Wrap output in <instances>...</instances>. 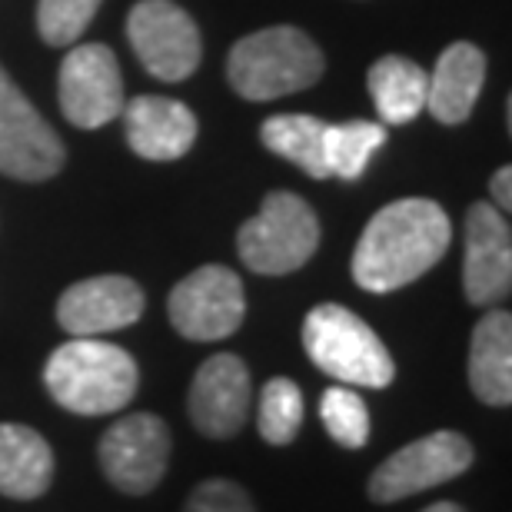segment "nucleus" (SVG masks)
I'll return each mask as SVG.
<instances>
[{"label":"nucleus","mask_w":512,"mask_h":512,"mask_svg":"<svg viewBox=\"0 0 512 512\" xmlns=\"http://www.w3.org/2000/svg\"><path fill=\"white\" fill-rule=\"evenodd\" d=\"M143 306V290L127 276H90L64 290L57 303V323L70 336H104L137 323Z\"/></svg>","instance_id":"4468645a"},{"label":"nucleus","mask_w":512,"mask_h":512,"mask_svg":"<svg viewBox=\"0 0 512 512\" xmlns=\"http://www.w3.org/2000/svg\"><path fill=\"white\" fill-rule=\"evenodd\" d=\"M60 110L74 127L97 130L124 110V77L114 50L104 44H80L60 64Z\"/></svg>","instance_id":"9b49d317"},{"label":"nucleus","mask_w":512,"mask_h":512,"mask_svg":"<svg viewBox=\"0 0 512 512\" xmlns=\"http://www.w3.org/2000/svg\"><path fill=\"white\" fill-rule=\"evenodd\" d=\"M227 77L247 100H276L300 94L323 77V54L303 30L266 27L230 50Z\"/></svg>","instance_id":"20e7f679"},{"label":"nucleus","mask_w":512,"mask_h":512,"mask_svg":"<svg viewBox=\"0 0 512 512\" xmlns=\"http://www.w3.org/2000/svg\"><path fill=\"white\" fill-rule=\"evenodd\" d=\"M469 386L486 406L512 403V316L489 310L469 340Z\"/></svg>","instance_id":"f3484780"},{"label":"nucleus","mask_w":512,"mask_h":512,"mask_svg":"<svg viewBox=\"0 0 512 512\" xmlns=\"http://www.w3.org/2000/svg\"><path fill=\"white\" fill-rule=\"evenodd\" d=\"M100 0H40L37 30L50 47H70L94 20Z\"/></svg>","instance_id":"b1692460"},{"label":"nucleus","mask_w":512,"mask_h":512,"mask_svg":"<svg viewBox=\"0 0 512 512\" xmlns=\"http://www.w3.org/2000/svg\"><path fill=\"white\" fill-rule=\"evenodd\" d=\"M386 143V124L370 120H350V124H326L323 133V157L330 177L356 180L366 170V163Z\"/></svg>","instance_id":"412c9836"},{"label":"nucleus","mask_w":512,"mask_h":512,"mask_svg":"<svg viewBox=\"0 0 512 512\" xmlns=\"http://www.w3.org/2000/svg\"><path fill=\"white\" fill-rule=\"evenodd\" d=\"M426 87L429 74L409 57L389 54L376 60L370 70V94L376 104L383 124L399 127L419 117V110H426Z\"/></svg>","instance_id":"6ab92c4d"},{"label":"nucleus","mask_w":512,"mask_h":512,"mask_svg":"<svg viewBox=\"0 0 512 512\" xmlns=\"http://www.w3.org/2000/svg\"><path fill=\"white\" fill-rule=\"evenodd\" d=\"M64 143L37 107L0 67V173L14 180H47L64 167Z\"/></svg>","instance_id":"1a4fd4ad"},{"label":"nucleus","mask_w":512,"mask_h":512,"mask_svg":"<svg viewBox=\"0 0 512 512\" xmlns=\"http://www.w3.org/2000/svg\"><path fill=\"white\" fill-rule=\"evenodd\" d=\"M253 386L250 370L240 356L217 353L200 366L190 386V419L203 436L230 439L250 416Z\"/></svg>","instance_id":"ddd939ff"},{"label":"nucleus","mask_w":512,"mask_h":512,"mask_svg":"<svg viewBox=\"0 0 512 512\" xmlns=\"http://www.w3.org/2000/svg\"><path fill=\"white\" fill-rule=\"evenodd\" d=\"M260 436L270 446H286L293 443L296 433L303 426V393L300 386L286 376H276L263 386L260 393V416H256Z\"/></svg>","instance_id":"4be33fe9"},{"label":"nucleus","mask_w":512,"mask_h":512,"mask_svg":"<svg viewBox=\"0 0 512 512\" xmlns=\"http://www.w3.org/2000/svg\"><path fill=\"white\" fill-rule=\"evenodd\" d=\"M453 240L446 210L436 200H396L366 223L353 250V280L370 293L403 290L443 260Z\"/></svg>","instance_id":"f257e3e1"},{"label":"nucleus","mask_w":512,"mask_h":512,"mask_svg":"<svg viewBox=\"0 0 512 512\" xmlns=\"http://www.w3.org/2000/svg\"><path fill=\"white\" fill-rule=\"evenodd\" d=\"M303 350L316 370L343 386L383 389L396 380V363L373 326L340 303H323L306 313Z\"/></svg>","instance_id":"7ed1b4c3"},{"label":"nucleus","mask_w":512,"mask_h":512,"mask_svg":"<svg viewBox=\"0 0 512 512\" xmlns=\"http://www.w3.org/2000/svg\"><path fill=\"white\" fill-rule=\"evenodd\" d=\"M127 37L137 60L157 80L177 84L200 67V30L173 0H140L127 17Z\"/></svg>","instance_id":"6e6552de"},{"label":"nucleus","mask_w":512,"mask_h":512,"mask_svg":"<svg viewBox=\"0 0 512 512\" xmlns=\"http://www.w3.org/2000/svg\"><path fill=\"white\" fill-rule=\"evenodd\" d=\"M54 479V453L47 439L24 423H0V493L37 499Z\"/></svg>","instance_id":"a211bd4d"},{"label":"nucleus","mask_w":512,"mask_h":512,"mask_svg":"<svg viewBox=\"0 0 512 512\" xmlns=\"http://www.w3.org/2000/svg\"><path fill=\"white\" fill-rule=\"evenodd\" d=\"M320 416L333 443L346 449H363L370 443V409L356 389L336 383L320 399Z\"/></svg>","instance_id":"5701e85b"},{"label":"nucleus","mask_w":512,"mask_h":512,"mask_svg":"<svg viewBox=\"0 0 512 512\" xmlns=\"http://www.w3.org/2000/svg\"><path fill=\"white\" fill-rule=\"evenodd\" d=\"M183 512H256L250 493L233 479H207L190 493Z\"/></svg>","instance_id":"393cba45"},{"label":"nucleus","mask_w":512,"mask_h":512,"mask_svg":"<svg viewBox=\"0 0 512 512\" xmlns=\"http://www.w3.org/2000/svg\"><path fill=\"white\" fill-rule=\"evenodd\" d=\"M486 80V57L473 44H453L436 60V70L429 74L426 110L439 124H463L473 114L479 90Z\"/></svg>","instance_id":"dca6fc26"},{"label":"nucleus","mask_w":512,"mask_h":512,"mask_svg":"<svg viewBox=\"0 0 512 512\" xmlns=\"http://www.w3.org/2000/svg\"><path fill=\"white\" fill-rule=\"evenodd\" d=\"M130 150L143 160H180L197 143V117L187 104L170 97H137L124 104Z\"/></svg>","instance_id":"2eb2a0df"},{"label":"nucleus","mask_w":512,"mask_h":512,"mask_svg":"<svg viewBox=\"0 0 512 512\" xmlns=\"http://www.w3.org/2000/svg\"><path fill=\"white\" fill-rule=\"evenodd\" d=\"M137 363L127 350L100 336H70L44 366L47 393L80 416H107L124 409L137 393Z\"/></svg>","instance_id":"f03ea898"},{"label":"nucleus","mask_w":512,"mask_h":512,"mask_svg":"<svg viewBox=\"0 0 512 512\" xmlns=\"http://www.w3.org/2000/svg\"><path fill=\"white\" fill-rule=\"evenodd\" d=\"M469 466H473V443L463 433L439 429V433L403 446L376 466V473L370 476V499L373 503H399V499L463 476Z\"/></svg>","instance_id":"0eeeda50"},{"label":"nucleus","mask_w":512,"mask_h":512,"mask_svg":"<svg viewBox=\"0 0 512 512\" xmlns=\"http://www.w3.org/2000/svg\"><path fill=\"white\" fill-rule=\"evenodd\" d=\"M323 133H326V124L320 117L276 114L260 127V140L276 157L296 163L306 177L326 180L330 170H326V157H323Z\"/></svg>","instance_id":"aec40b11"},{"label":"nucleus","mask_w":512,"mask_h":512,"mask_svg":"<svg viewBox=\"0 0 512 512\" xmlns=\"http://www.w3.org/2000/svg\"><path fill=\"white\" fill-rule=\"evenodd\" d=\"M320 247V220L310 203L290 190H276L263 200L260 213L240 227L237 250L253 273L283 276L310 263Z\"/></svg>","instance_id":"39448f33"},{"label":"nucleus","mask_w":512,"mask_h":512,"mask_svg":"<svg viewBox=\"0 0 512 512\" xmlns=\"http://www.w3.org/2000/svg\"><path fill=\"white\" fill-rule=\"evenodd\" d=\"M170 429L153 413H130L117 419L100 439V469L120 493L143 496L167 473L170 463Z\"/></svg>","instance_id":"9d476101"},{"label":"nucleus","mask_w":512,"mask_h":512,"mask_svg":"<svg viewBox=\"0 0 512 512\" xmlns=\"http://www.w3.org/2000/svg\"><path fill=\"white\" fill-rule=\"evenodd\" d=\"M489 190H493V200L499 203L496 210H509L512 207V170L509 167H499L493 173V183H489Z\"/></svg>","instance_id":"a878e982"},{"label":"nucleus","mask_w":512,"mask_h":512,"mask_svg":"<svg viewBox=\"0 0 512 512\" xmlns=\"http://www.w3.org/2000/svg\"><path fill=\"white\" fill-rule=\"evenodd\" d=\"M423 512H466L459 503H433L429 509H423Z\"/></svg>","instance_id":"bb28decb"},{"label":"nucleus","mask_w":512,"mask_h":512,"mask_svg":"<svg viewBox=\"0 0 512 512\" xmlns=\"http://www.w3.org/2000/svg\"><path fill=\"white\" fill-rule=\"evenodd\" d=\"M512 286V233L503 210L493 203H473L466 213L463 290L473 306H493Z\"/></svg>","instance_id":"f8f14e48"},{"label":"nucleus","mask_w":512,"mask_h":512,"mask_svg":"<svg viewBox=\"0 0 512 512\" xmlns=\"http://www.w3.org/2000/svg\"><path fill=\"white\" fill-rule=\"evenodd\" d=\"M173 330L197 343L227 340L240 330L243 313H247V296L243 280L220 263L200 266L187 280L173 286L167 303Z\"/></svg>","instance_id":"423d86ee"}]
</instances>
